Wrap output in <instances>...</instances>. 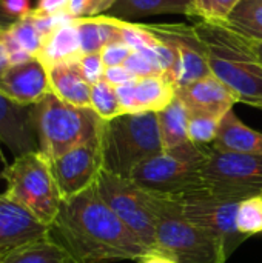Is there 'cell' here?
<instances>
[{"label":"cell","mask_w":262,"mask_h":263,"mask_svg":"<svg viewBox=\"0 0 262 263\" xmlns=\"http://www.w3.org/2000/svg\"><path fill=\"white\" fill-rule=\"evenodd\" d=\"M136 79L137 77L125 65H120V66H108L105 69V76H103V80H107L113 86H120V85H125V83L133 82Z\"/></svg>","instance_id":"35"},{"label":"cell","mask_w":262,"mask_h":263,"mask_svg":"<svg viewBox=\"0 0 262 263\" xmlns=\"http://www.w3.org/2000/svg\"><path fill=\"white\" fill-rule=\"evenodd\" d=\"M0 40L5 46V51H6V55H8V60H9V65H19V63H23V62H28L31 59H34L32 55H29L15 40L14 37L9 34L8 29H3L0 32Z\"/></svg>","instance_id":"34"},{"label":"cell","mask_w":262,"mask_h":263,"mask_svg":"<svg viewBox=\"0 0 262 263\" xmlns=\"http://www.w3.org/2000/svg\"><path fill=\"white\" fill-rule=\"evenodd\" d=\"M74 26L79 34L82 54L100 52L108 43L122 40V20L110 15H96L86 18H74Z\"/></svg>","instance_id":"19"},{"label":"cell","mask_w":262,"mask_h":263,"mask_svg":"<svg viewBox=\"0 0 262 263\" xmlns=\"http://www.w3.org/2000/svg\"><path fill=\"white\" fill-rule=\"evenodd\" d=\"M212 146L225 153L262 156V133L241 122L232 109L221 119L219 131Z\"/></svg>","instance_id":"18"},{"label":"cell","mask_w":262,"mask_h":263,"mask_svg":"<svg viewBox=\"0 0 262 263\" xmlns=\"http://www.w3.org/2000/svg\"><path fill=\"white\" fill-rule=\"evenodd\" d=\"M2 32V31H0ZM9 66V60H8V55H6V51H5V46L0 40V76L5 72V69Z\"/></svg>","instance_id":"41"},{"label":"cell","mask_w":262,"mask_h":263,"mask_svg":"<svg viewBox=\"0 0 262 263\" xmlns=\"http://www.w3.org/2000/svg\"><path fill=\"white\" fill-rule=\"evenodd\" d=\"M221 25L244 39L262 40V0H242Z\"/></svg>","instance_id":"24"},{"label":"cell","mask_w":262,"mask_h":263,"mask_svg":"<svg viewBox=\"0 0 262 263\" xmlns=\"http://www.w3.org/2000/svg\"><path fill=\"white\" fill-rule=\"evenodd\" d=\"M202 183L208 193L239 202L262 196V156L218 151L208 145Z\"/></svg>","instance_id":"8"},{"label":"cell","mask_w":262,"mask_h":263,"mask_svg":"<svg viewBox=\"0 0 262 263\" xmlns=\"http://www.w3.org/2000/svg\"><path fill=\"white\" fill-rule=\"evenodd\" d=\"M176 199L179 200L182 213L188 220L222 242L229 257L249 239L247 236L241 234L236 227V211L239 200L219 197L207 190L187 193L178 196Z\"/></svg>","instance_id":"10"},{"label":"cell","mask_w":262,"mask_h":263,"mask_svg":"<svg viewBox=\"0 0 262 263\" xmlns=\"http://www.w3.org/2000/svg\"><path fill=\"white\" fill-rule=\"evenodd\" d=\"M219 123H221V119H218L215 116L190 112L188 140L199 146L212 145L216 140L218 131H219Z\"/></svg>","instance_id":"28"},{"label":"cell","mask_w":262,"mask_h":263,"mask_svg":"<svg viewBox=\"0 0 262 263\" xmlns=\"http://www.w3.org/2000/svg\"><path fill=\"white\" fill-rule=\"evenodd\" d=\"M207 153L208 145L199 146L191 142L171 149H162L159 154L142 162L130 179L148 193L171 197L204 190L202 166Z\"/></svg>","instance_id":"7"},{"label":"cell","mask_w":262,"mask_h":263,"mask_svg":"<svg viewBox=\"0 0 262 263\" xmlns=\"http://www.w3.org/2000/svg\"><path fill=\"white\" fill-rule=\"evenodd\" d=\"M32 106H23L0 92V143L6 145L14 157L37 151Z\"/></svg>","instance_id":"15"},{"label":"cell","mask_w":262,"mask_h":263,"mask_svg":"<svg viewBox=\"0 0 262 263\" xmlns=\"http://www.w3.org/2000/svg\"><path fill=\"white\" fill-rule=\"evenodd\" d=\"M193 0H116L111 11L120 18H137L158 14H191Z\"/></svg>","instance_id":"22"},{"label":"cell","mask_w":262,"mask_h":263,"mask_svg":"<svg viewBox=\"0 0 262 263\" xmlns=\"http://www.w3.org/2000/svg\"><path fill=\"white\" fill-rule=\"evenodd\" d=\"M34 129L39 149L51 160L100 134L102 120L91 108H79L53 92L34 105Z\"/></svg>","instance_id":"6"},{"label":"cell","mask_w":262,"mask_h":263,"mask_svg":"<svg viewBox=\"0 0 262 263\" xmlns=\"http://www.w3.org/2000/svg\"><path fill=\"white\" fill-rule=\"evenodd\" d=\"M0 263H3V259H0Z\"/></svg>","instance_id":"42"},{"label":"cell","mask_w":262,"mask_h":263,"mask_svg":"<svg viewBox=\"0 0 262 263\" xmlns=\"http://www.w3.org/2000/svg\"><path fill=\"white\" fill-rule=\"evenodd\" d=\"M125 66L137 77H151V76H164L161 65L156 60L153 48H144L141 51H133L125 62ZM165 77V76H164Z\"/></svg>","instance_id":"30"},{"label":"cell","mask_w":262,"mask_h":263,"mask_svg":"<svg viewBox=\"0 0 262 263\" xmlns=\"http://www.w3.org/2000/svg\"><path fill=\"white\" fill-rule=\"evenodd\" d=\"M242 0H193L191 14L202 18V22L222 23Z\"/></svg>","instance_id":"29"},{"label":"cell","mask_w":262,"mask_h":263,"mask_svg":"<svg viewBox=\"0 0 262 263\" xmlns=\"http://www.w3.org/2000/svg\"><path fill=\"white\" fill-rule=\"evenodd\" d=\"M46 71L54 96L69 105L91 108V85L85 80L77 59L49 65Z\"/></svg>","instance_id":"17"},{"label":"cell","mask_w":262,"mask_h":263,"mask_svg":"<svg viewBox=\"0 0 262 263\" xmlns=\"http://www.w3.org/2000/svg\"><path fill=\"white\" fill-rule=\"evenodd\" d=\"M176 96L185 103L190 112L208 114L218 119H222L238 103L236 96L215 76L176 89Z\"/></svg>","instance_id":"16"},{"label":"cell","mask_w":262,"mask_h":263,"mask_svg":"<svg viewBox=\"0 0 262 263\" xmlns=\"http://www.w3.org/2000/svg\"><path fill=\"white\" fill-rule=\"evenodd\" d=\"M68 0H39L37 9L45 14H60L65 11Z\"/></svg>","instance_id":"37"},{"label":"cell","mask_w":262,"mask_h":263,"mask_svg":"<svg viewBox=\"0 0 262 263\" xmlns=\"http://www.w3.org/2000/svg\"><path fill=\"white\" fill-rule=\"evenodd\" d=\"M148 194L156 216V251L176 263L227 262L229 256L222 242L188 220L176 197Z\"/></svg>","instance_id":"3"},{"label":"cell","mask_w":262,"mask_h":263,"mask_svg":"<svg viewBox=\"0 0 262 263\" xmlns=\"http://www.w3.org/2000/svg\"><path fill=\"white\" fill-rule=\"evenodd\" d=\"M131 52H133V49L125 42L114 40V42L108 43L100 51V57H102L107 68L108 66H120V65H125V62Z\"/></svg>","instance_id":"33"},{"label":"cell","mask_w":262,"mask_h":263,"mask_svg":"<svg viewBox=\"0 0 262 263\" xmlns=\"http://www.w3.org/2000/svg\"><path fill=\"white\" fill-rule=\"evenodd\" d=\"M17 22V17H14V15H11L6 9H5V6H3V3H2V0H0V31H3V29H8L12 23H15Z\"/></svg>","instance_id":"39"},{"label":"cell","mask_w":262,"mask_h":263,"mask_svg":"<svg viewBox=\"0 0 262 263\" xmlns=\"http://www.w3.org/2000/svg\"><path fill=\"white\" fill-rule=\"evenodd\" d=\"M51 163L62 199L86 191L96 185L103 170L100 134L51 160Z\"/></svg>","instance_id":"11"},{"label":"cell","mask_w":262,"mask_h":263,"mask_svg":"<svg viewBox=\"0 0 262 263\" xmlns=\"http://www.w3.org/2000/svg\"><path fill=\"white\" fill-rule=\"evenodd\" d=\"M3 263H76L65 248L49 237L36 240L9 253Z\"/></svg>","instance_id":"23"},{"label":"cell","mask_w":262,"mask_h":263,"mask_svg":"<svg viewBox=\"0 0 262 263\" xmlns=\"http://www.w3.org/2000/svg\"><path fill=\"white\" fill-rule=\"evenodd\" d=\"M0 180H5L6 188L3 194L11 202L28 211L39 222L51 227L63 199L49 157L40 149L14 157L12 163L2 170Z\"/></svg>","instance_id":"5"},{"label":"cell","mask_w":262,"mask_h":263,"mask_svg":"<svg viewBox=\"0 0 262 263\" xmlns=\"http://www.w3.org/2000/svg\"><path fill=\"white\" fill-rule=\"evenodd\" d=\"M0 92L23 106L39 103L51 94L45 65L36 57L19 65H9L0 76Z\"/></svg>","instance_id":"12"},{"label":"cell","mask_w":262,"mask_h":263,"mask_svg":"<svg viewBox=\"0 0 262 263\" xmlns=\"http://www.w3.org/2000/svg\"><path fill=\"white\" fill-rule=\"evenodd\" d=\"M249 48L252 51V54L255 55V59L262 65V40H250L247 39Z\"/></svg>","instance_id":"40"},{"label":"cell","mask_w":262,"mask_h":263,"mask_svg":"<svg viewBox=\"0 0 262 263\" xmlns=\"http://www.w3.org/2000/svg\"><path fill=\"white\" fill-rule=\"evenodd\" d=\"M124 114L159 112L176 97V86L164 76L141 77L116 86Z\"/></svg>","instance_id":"14"},{"label":"cell","mask_w":262,"mask_h":263,"mask_svg":"<svg viewBox=\"0 0 262 263\" xmlns=\"http://www.w3.org/2000/svg\"><path fill=\"white\" fill-rule=\"evenodd\" d=\"M116 0H68L63 14L71 18L96 17L102 11L111 9Z\"/></svg>","instance_id":"31"},{"label":"cell","mask_w":262,"mask_h":263,"mask_svg":"<svg viewBox=\"0 0 262 263\" xmlns=\"http://www.w3.org/2000/svg\"><path fill=\"white\" fill-rule=\"evenodd\" d=\"M96 188L107 206L153 251L156 248V216L150 194L131 179H124L103 170L96 182Z\"/></svg>","instance_id":"9"},{"label":"cell","mask_w":262,"mask_h":263,"mask_svg":"<svg viewBox=\"0 0 262 263\" xmlns=\"http://www.w3.org/2000/svg\"><path fill=\"white\" fill-rule=\"evenodd\" d=\"M73 20L74 18L57 25L45 35L40 52L36 57L45 65V68L54 63L76 60L82 55L79 34Z\"/></svg>","instance_id":"20"},{"label":"cell","mask_w":262,"mask_h":263,"mask_svg":"<svg viewBox=\"0 0 262 263\" xmlns=\"http://www.w3.org/2000/svg\"><path fill=\"white\" fill-rule=\"evenodd\" d=\"M236 227L239 233L247 237L262 233V196L249 197L239 202Z\"/></svg>","instance_id":"27"},{"label":"cell","mask_w":262,"mask_h":263,"mask_svg":"<svg viewBox=\"0 0 262 263\" xmlns=\"http://www.w3.org/2000/svg\"><path fill=\"white\" fill-rule=\"evenodd\" d=\"M48 225L39 222L0 193V259L20 247L48 237Z\"/></svg>","instance_id":"13"},{"label":"cell","mask_w":262,"mask_h":263,"mask_svg":"<svg viewBox=\"0 0 262 263\" xmlns=\"http://www.w3.org/2000/svg\"><path fill=\"white\" fill-rule=\"evenodd\" d=\"M48 237L76 263L137 262L150 251L107 206L96 185L62 200Z\"/></svg>","instance_id":"1"},{"label":"cell","mask_w":262,"mask_h":263,"mask_svg":"<svg viewBox=\"0 0 262 263\" xmlns=\"http://www.w3.org/2000/svg\"><path fill=\"white\" fill-rule=\"evenodd\" d=\"M9 34L14 37V40L32 57H37V54L40 52L43 39H45V32L42 31V28L37 23V18L32 12V9L25 14L23 17L17 18L15 23H12L8 28Z\"/></svg>","instance_id":"25"},{"label":"cell","mask_w":262,"mask_h":263,"mask_svg":"<svg viewBox=\"0 0 262 263\" xmlns=\"http://www.w3.org/2000/svg\"><path fill=\"white\" fill-rule=\"evenodd\" d=\"M193 29L212 74L236 96L238 102L262 109V65L252 54L247 39L221 23L202 22Z\"/></svg>","instance_id":"2"},{"label":"cell","mask_w":262,"mask_h":263,"mask_svg":"<svg viewBox=\"0 0 262 263\" xmlns=\"http://www.w3.org/2000/svg\"><path fill=\"white\" fill-rule=\"evenodd\" d=\"M159 133L164 149H171L188 143L190 111L185 103L176 96L173 102L158 112Z\"/></svg>","instance_id":"21"},{"label":"cell","mask_w":262,"mask_h":263,"mask_svg":"<svg viewBox=\"0 0 262 263\" xmlns=\"http://www.w3.org/2000/svg\"><path fill=\"white\" fill-rule=\"evenodd\" d=\"M100 140L103 171L124 179H130L142 162L164 149L158 112L122 114L103 122Z\"/></svg>","instance_id":"4"},{"label":"cell","mask_w":262,"mask_h":263,"mask_svg":"<svg viewBox=\"0 0 262 263\" xmlns=\"http://www.w3.org/2000/svg\"><path fill=\"white\" fill-rule=\"evenodd\" d=\"M79 68L85 77V80L90 85H94L100 80H103L105 76V63L100 57V52H94V54H82L77 59Z\"/></svg>","instance_id":"32"},{"label":"cell","mask_w":262,"mask_h":263,"mask_svg":"<svg viewBox=\"0 0 262 263\" xmlns=\"http://www.w3.org/2000/svg\"><path fill=\"white\" fill-rule=\"evenodd\" d=\"M91 109L105 122L113 120L124 114L116 86L107 80L91 85Z\"/></svg>","instance_id":"26"},{"label":"cell","mask_w":262,"mask_h":263,"mask_svg":"<svg viewBox=\"0 0 262 263\" xmlns=\"http://www.w3.org/2000/svg\"><path fill=\"white\" fill-rule=\"evenodd\" d=\"M137 263H176L173 259H170L168 256H165V254H162L161 251H156V250H153V251H148L145 256H142Z\"/></svg>","instance_id":"38"},{"label":"cell","mask_w":262,"mask_h":263,"mask_svg":"<svg viewBox=\"0 0 262 263\" xmlns=\"http://www.w3.org/2000/svg\"><path fill=\"white\" fill-rule=\"evenodd\" d=\"M2 3H3L5 9L17 18L23 17L25 14H28L31 11L29 0H2Z\"/></svg>","instance_id":"36"}]
</instances>
